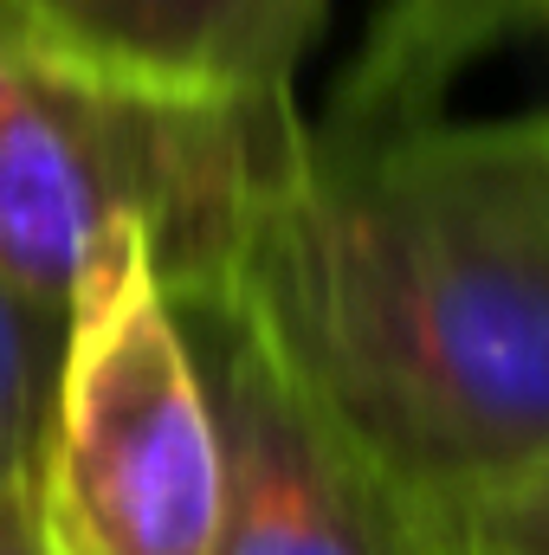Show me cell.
Listing matches in <instances>:
<instances>
[{"mask_svg":"<svg viewBox=\"0 0 549 555\" xmlns=\"http://www.w3.org/2000/svg\"><path fill=\"white\" fill-rule=\"evenodd\" d=\"M227 291L426 530L549 472V111L439 124L336 98Z\"/></svg>","mask_w":549,"mask_h":555,"instance_id":"1","label":"cell"},{"mask_svg":"<svg viewBox=\"0 0 549 555\" xmlns=\"http://www.w3.org/2000/svg\"><path fill=\"white\" fill-rule=\"evenodd\" d=\"M297 130V104L130 85L0 26V284L65 317L85 272L142 233L168 297L220 291Z\"/></svg>","mask_w":549,"mask_h":555,"instance_id":"2","label":"cell"},{"mask_svg":"<svg viewBox=\"0 0 549 555\" xmlns=\"http://www.w3.org/2000/svg\"><path fill=\"white\" fill-rule=\"evenodd\" d=\"M220 420L181 310L130 233L78 284L46 426L33 511L46 555H214Z\"/></svg>","mask_w":549,"mask_h":555,"instance_id":"3","label":"cell"},{"mask_svg":"<svg viewBox=\"0 0 549 555\" xmlns=\"http://www.w3.org/2000/svg\"><path fill=\"white\" fill-rule=\"evenodd\" d=\"M220 420L214 555H426L433 530L375 478V465L291 382L266 330L220 284L175 297Z\"/></svg>","mask_w":549,"mask_h":555,"instance_id":"4","label":"cell"},{"mask_svg":"<svg viewBox=\"0 0 549 555\" xmlns=\"http://www.w3.org/2000/svg\"><path fill=\"white\" fill-rule=\"evenodd\" d=\"M0 26L130 85L220 104H291L323 0H0Z\"/></svg>","mask_w":549,"mask_h":555,"instance_id":"5","label":"cell"},{"mask_svg":"<svg viewBox=\"0 0 549 555\" xmlns=\"http://www.w3.org/2000/svg\"><path fill=\"white\" fill-rule=\"evenodd\" d=\"M59 349H65V317L39 310L0 284V491L33 472Z\"/></svg>","mask_w":549,"mask_h":555,"instance_id":"6","label":"cell"},{"mask_svg":"<svg viewBox=\"0 0 549 555\" xmlns=\"http://www.w3.org/2000/svg\"><path fill=\"white\" fill-rule=\"evenodd\" d=\"M446 537H465L485 555H549V472L491 498V504H478L472 517L446 524Z\"/></svg>","mask_w":549,"mask_h":555,"instance_id":"7","label":"cell"},{"mask_svg":"<svg viewBox=\"0 0 549 555\" xmlns=\"http://www.w3.org/2000/svg\"><path fill=\"white\" fill-rule=\"evenodd\" d=\"M0 555H46L39 511H33V472L0 491Z\"/></svg>","mask_w":549,"mask_h":555,"instance_id":"8","label":"cell"},{"mask_svg":"<svg viewBox=\"0 0 549 555\" xmlns=\"http://www.w3.org/2000/svg\"><path fill=\"white\" fill-rule=\"evenodd\" d=\"M426 555H485V550H472L465 537H446V530H433V550Z\"/></svg>","mask_w":549,"mask_h":555,"instance_id":"9","label":"cell"},{"mask_svg":"<svg viewBox=\"0 0 549 555\" xmlns=\"http://www.w3.org/2000/svg\"><path fill=\"white\" fill-rule=\"evenodd\" d=\"M537 7V20H544V39H549V0H531Z\"/></svg>","mask_w":549,"mask_h":555,"instance_id":"10","label":"cell"}]
</instances>
